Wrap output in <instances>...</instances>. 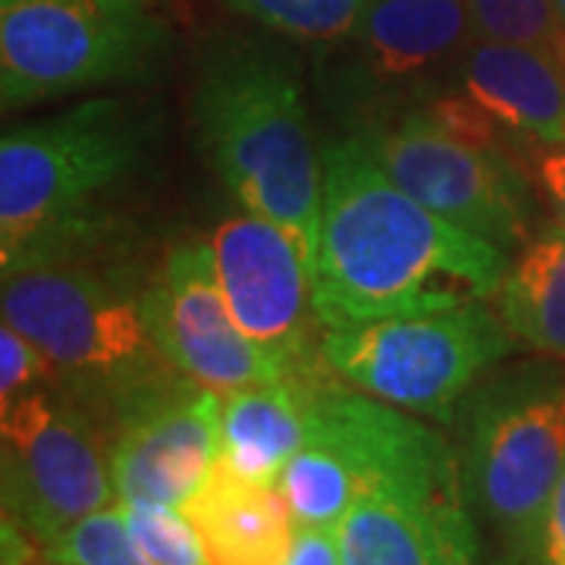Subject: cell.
Wrapping results in <instances>:
<instances>
[{"instance_id":"6","label":"cell","mask_w":565,"mask_h":565,"mask_svg":"<svg viewBox=\"0 0 565 565\" xmlns=\"http://www.w3.org/2000/svg\"><path fill=\"white\" fill-rule=\"evenodd\" d=\"M343 565H478L481 534L459 449L381 403L362 484L337 527Z\"/></svg>"},{"instance_id":"18","label":"cell","mask_w":565,"mask_h":565,"mask_svg":"<svg viewBox=\"0 0 565 565\" xmlns=\"http://www.w3.org/2000/svg\"><path fill=\"white\" fill-rule=\"evenodd\" d=\"M497 311L515 345L565 362V226H537L505 267Z\"/></svg>"},{"instance_id":"9","label":"cell","mask_w":565,"mask_h":565,"mask_svg":"<svg viewBox=\"0 0 565 565\" xmlns=\"http://www.w3.org/2000/svg\"><path fill=\"white\" fill-rule=\"evenodd\" d=\"M3 515L41 546L120 503L110 468V427L61 384L0 408Z\"/></svg>"},{"instance_id":"8","label":"cell","mask_w":565,"mask_h":565,"mask_svg":"<svg viewBox=\"0 0 565 565\" xmlns=\"http://www.w3.org/2000/svg\"><path fill=\"white\" fill-rule=\"evenodd\" d=\"M163 54L167 25L148 0H0L3 107L136 85Z\"/></svg>"},{"instance_id":"2","label":"cell","mask_w":565,"mask_h":565,"mask_svg":"<svg viewBox=\"0 0 565 565\" xmlns=\"http://www.w3.org/2000/svg\"><path fill=\"white\" fill-rule=\"evenodd\" d=\"M154 117L129 98L88 102L17 122L0 139V267L126 258L122 207L154 158Z\"/></svg>"},{"instance_id":"4","label":"cell","mask_w":565,"mask_h":565,"mask_svg":"<svg viewBox=\"0 0 565 565\" xmlns=\"http://www.w3.org/2000/svg\"><path fill=\"white\" fill-rule=\"evenodd\" d=\"M145 280L129 258H66L3 274V321L39 345L57 384L107 427L182 377L148 333Z\"/></svg>"},{"instance_id":"24","label":"cell","mask_w":565,"mask_h":565,"mask_svg":"<svg viewBox=\"0 0 565 565\" xmlns=\"http://www.w3.org/2000/svg\"><path fill=\"white\" fill-rule=\"evenodd\" d=\"M534 177L541 182L544 195L556 211V221L565 226V148H546L531 158Z\"/></svg>"},{"instance_id":"23","label":"cell","mask_w":565,"mask_h":565,"mask_svg":"<svg viewBox=\"0 0 565 565\" xmlns=\"http://www.w3.org/2000/svg\"><path fill=\"white\" fill-rule=\"evenodd\" d=\"M286 565H343L337 527L296 525V541Z\"/></svg>"},{"instance_id":"12","label":"cell","mask_w":565,"mask_h":565,"mask_svg":"<svg viewBox=\"0 0 565 565\" xmlns=\"http://www.w3.org/2000/svg\"><path fill=\"white\" fill-rule=\"evenodd\" d=\"M141 315L167 362L214 393L282 381L236 323L207 239L170 245L141 289Z\"/></svg>"},{"instance_id":"15","label":"cell","mask_w":565,"mask_h":565,"mask_svg":"<svg viewBox=\"0 0 565 565\" xmlns=\"http://www.w3.org/2000/svg\"><path fill=\"white\" fill-rule=\"evenodd\" d=\"M452 88L471 104L519 161L565 148V63L559 47L475 39Z\"/></svg>"},{"instance_id":"14","label":"cell","mask_w":565,"mask_h":565,"mask_svg":"<svg viewBox=\"0 0 565 565\" xmlns=\"http://www.w3.org/2000/svg\"><path fill=\"white\" fill-rule=\"evenodd\" d=\"M223 396L177 377L110 424V468L120 503L182 505L221 459Z\"/></svg>"},{"instance_id":"19","label":"cell","mask_w":565,"mask_h":565,"mask_svg":"<svg viewBox=\"0 0 565 565\" xmlns=\"http://www.w3.org/2000/svg\"><path fill=\"white\" fill-rule=\"evenodd\" d=\"M236 13L286 39L333 44L349 39L367 0H230Z\"/></svg>"},{"instance_id":"1","label":"cell","mask_w":565,"mask_h":565,"mask_svg":"<svg viewBox=\"0 0 565 565\" xmlns=\"http://www.w3.org/2000/svg\"><path fill=\"white\" fill-rule=\"evenodd\" d=\"M509 258L408 195L355 132L323 145L315 308L327 330L497 299Z\"/></svg>"},{"instance_id":"11","label":"cell","mask_w":565,"mask_h":565,"mask_svg":"<svg viewBox=\"0 0 565 565\" xmlns=\"http://www.w3.org/2000/svg\"><path fill=\"white\" fill-rule=\"evenodd\" d=\"M207 243L233 318L280 377L330 374L323 362L327 327L315 308V280L299 245L277 223L245 207L226 214Z\"/></svg>"},{"instance_id":"5","label":"cell","mask_w":565,"mask_h":565,"mask_svg":"<svg viewBox=\"0 0 565 565\" xmlns=\"http://www.w3.org/2000/svg\"><path fill=\"white\" fill-rule=\"evenodd\" d=\"M465 493L505 565H537L565 471V362L497 364L456 412Z\"/></svg>"},{"instance_id":"16","label":"cell","mask_w":565,"mask_h":565,"mask_svg":"<svg viewBox=\"0 0 565 565\" xmlns=\"http://www.w3.org/2000/svg\"><path fill=\"white\" fill-rule=\"evenodd\" d=\"M182 512L207 565H286L296 541V519L280 490L245 481L221 459Z\"/></svg>"},{"instance_id":"10","label":"cell","mask_w":565,"mask_h":565,"mask_svg":"<svg viewBox=\"0 0 565 565\" xmlns=\"http://www.w3.org/2000/svg\"><path fill=\"white\" fill-rule=\"evenodd\" d=\"M355 136L408 195L446 221L509 255L531 239L534 204L512 154L449 132L422 107L359 126Z\"/></svg>"},{"instance_id":"27","label":"cell","mask_w":565,"mask_h":565,"mask_svg":"<svg viewBox=\"0 0 565 565\" xmlns=\"http://www.w3.org/2000/svg\"><path fill=\"white\" fill-rule=\"evenodd\" d=\"M556 17H559V29L565 35V0H556Z\"/></svg>"},{"instance_id":"17","label":"cell","mask_w":565,"mask_h":565,"mask_svg":"<svg viewBox=\"0 0 565 565\" xmlns=\"http://www.w3.org/2000/svg\"><path fill=\"white\" fill-rule=\"evenodd\" d=\"M333 371L311 381L282 377L223 393L221 462L245 481L277 487L286 462L302 449L315 396Z\"/></svg>"},{"instance_id":"7","label":"cell","mask_w":565,"mask_h":565,"mask_svg":"<svg viewBox=\"0 0 565 565\" xmlns=\"http://www.w3.org/2000/svg\"><path fill=\"white\" fill-rule=\"evenodd\" d=\"M512 349L490 299L323 333V362L343 384L430 422H456L465 396Z\"/></svg>"},{"instance_id":"26","label":"cell","mask_w":565,"mask_h":565,"mask_svg":"<svg viewBox=\"0 0 565 565\" xmlns=\"http://www.w3.org/2000/svg\"><path fill=\"white\" fill-rule=\"evenodd\" d=\"M25 565H61V563H57V559H51V556H47V553H44V550H41L39 556H35V559H32V563H25Z\"/></svg>"},{"instance_id":"22","label":"cell","mask_w":565,"mask_h":565,"mask_svg":"<svg viewBox=\"0 0 565 565\" xmlns=\"http://www.w3.org/2000/svg\"><path fill=\"white\" fill-rule=\"evenodd\" d=\"M47 384H57L47 355L13 323H0V408H10L17 399Z\"/></svg>"},{"instance_id":"21","label":"cell","mask_w":565,"mask_h":565,"mask_svg":"<svg viewBox=\"0 0 565 565\" xmlns=\"http://www.w3.org/2000/svg\"><path fill=\"white\" fill-rule=\"evenodd\" d=\"M478 39L559 47L556 0H468Z\"/></svg>"},{"instance_id":"20","label":"cell","mask_w":565,"mask_h":565,"mask_svg":"<svg viewBox=\"0 0 565 565\" xmlns=\"http://www.w3.org/2000/svg\"><path fill=\"white\" fill-rule=\"evenodd\" d=\"M44 553L61 565H154L136 544L120 503L61 531L44 544Z\"/></svg>"},{"instance_id":"28","label":"cell","mask_w":565,"mask_h":565,"mask_svg":"<svg viewBox=\"0 0 565 565\" xmlns=\"http://www.w3.org/2000/svg\"><path fill=\"white\" fill-rule=\"evenodd\" d=\"M559 54H563V63H565V35L559 39Z\"/></svg>"},{"instance_id":"13","label":"cell","mask_w":565,"mask_h":565,"mask_svg":"<svg viewBox=\"0 0 565 565\" xmlns=\"http://www.w3.org/2000/svg\"><path fill=\"white\" fill-rule=\"evenodd\" d=\"M478 39L468 0H367L355 32V85L367 122L422 107L452 85L468 44Z\"/></svg>"},{"instance_id":"25","label":"cell","mask_w":565,"mask_h":565,"mask_svg":"<svg viewBox=\"0 0 565 565\" xmlns=\"http://www.w3.org/2000/svg\"><path fill=\"white\" fill-rule=\"evenodd\" d=\"M537 565H565V471L550 500L541 534V559Z\"/></svg>"},{"instance_id":"3","label":"cell","mask_w":565,"mask_h":565,"mask_svg":"<svg viewBox=\"0 0 565 565\" xmlns=\"http://www.w3.org/2000/svg\"><path fill=\"white\" fill-rule=\"evenodd\" d=\"M192 126L233 202L277 223L315 280L323 151L289 57L252 39L211 44L192 88Z\"/></svg>"}]
</instances>
